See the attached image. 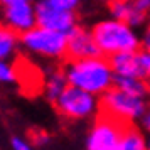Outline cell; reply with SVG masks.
Masks as SVG:
<instances>
[{
  "instance_id": "obj_1",
  "label": "cell",
  "mask_w": 150,
  "mask_h": 150,
  "mask_svg": "<svg viewBox=\"0 0 150 150\" xmlns=\"http://www.w3.org/2000/svg\"><path fill=\"white\" fill-rule=\"evenodd\" d=\"M69 86L84 89L95 96L105 95L113 88L115 73L105 56H96L88 59H68L62 66Z\"/></svg>"
},
{
  "instance_id": "obj_2",
  "label": "cell",
  "mask_w": 150,
  "mask_h": 150,
  "mask_svg": "<svg viewBox=\"0 0 150 150\" xmlns=\"http://www.w3.org/2000/svg\"><path fill=\"white\" fill-rule=\"evenodd\" d=\"M91 34L105 57L120 52H135L142 47V35L137 32V29L111 17L96 22L91 27Z\"/></svg>"
},
{
  "instance_id": "obj_3",
  "label": "cell",
  "mask_w": 150,
  "mask_h": 150,
  "mask_svg": "<svg viewBox=\"0 0 150 150\" xmlns=\"http://www.w3.org/2000/svg\"><path fill=\"white\" fill-rule=\"evenodd\" d=\"M21 49H24L27 54L41 57V59L61 61V59H66L68 35L35 25L34 29L21 35Z\"/></svg>"
},
{
  "instance_id": "obj_4",
  "label": "cell",
  "mask_w": 150,
  "mask_h": 150,
  "mask_svg": "<svg viewBox=\"0 0 150 150\" xmlns=\"http://www.w3.org/2000/svg\"><path fill=\"white\" fill-rule=\"evenodd\" d=\"M147 108V98L128 95L115 86L100 96V113L111 116L123 125H133L135 122H140Z\"/></svg>"
},
{
  "instance_id": "obj_5",
  "label": "cell",
  "mask_w": 150,
  "mask_h": 150,
  "mask_svg": "<svg viewBox=\"0 0 150 150\" xmlns=\"http://www.w3.org/2000/svg\"><path fill=\"white\" fill-rule=\"evenodd\" d=\"M54 108L64 120L86 122L100 115V96H95L76 86H68L54 101Z\"/></svg>"
},
{
  "instance_id": "obj_6",
  "label": "cell",
  "mask_w": 150,
  "mask_h": 150,
  "mask_svg": "<svg viewBox=\"0 0 150 150\" xmlns=\"http://www.w3.org/2000/svg\"><path fill=\"white\" fill-rule=\"evenodd\" d=\"M125 127L127 125L120 123L115 118L100 113L88 130L84 150H113Z\"/></svg>"
},
{
  "instance_id": "obj_7",
  "label": "cell",
  "mask_w": 150,
  "mask_h": 150,
  "mask_svg": "<svg viewBox=\"0 0 150 150\" xmlns=\"http://www.w3.org/2000/svg\"><path fill=\"white\" fill-rule=\"evenodd\" d=\"M35 17H37V25L39 27L62 32L66 35L79 25L76 12L57 8L54 5L47 4L46 0H37L35 2Z\"/></svg>"
},
{
  "instance_id": "obj_8",
  "label": "cell",
  "mask_w": 150,
  "mask_h": 150,
  "mask_svg": "<svg viewBox=\"0 0 150 150\" xmlns=\"http://www.w3.org/2000/svg\"><path fill=\"white\" fill-rule=\"evenodd\" d=\"M0 19L4 25H7L8 29L22 35L24 32L37 25L35 4L34 2H19L12 5H5L0 10Z\"/></svg>"
},
{
  "instance_id": "obj_9",
  "label": "cell",
  "mask_w": 150,
  "mask_h": 150,
  "mask_svg": "<svg viewBox=\"0 0 150 150\" xmlns=\"http://www.w3.org/2000/svg\"><path fill=\"white\" fill-rule=\"evenodd\" d=\"M101 56L98 44L91 34V29L78 25L74 30L68 34V51L66 59H88Z\"/></svg>"
},
{
  "instance_id": "obj_10",
  "label": "cell",
  "mask_w": 150,
  "mask_h": 150,
  "mask_svg": "<svg viewBox=\"0 0 150 150\" xmlns=\"http://www.w3.org/2000/svg\"><path fill=\"white\" fill-rule=\"evenodd\" d=\"M110 64L113 68L115 76H137L143 78V62H142V52H120L108 57Z\"/></svg>"
},
{
  "instance_id": "obj_11",
  "label": "cell",
  "mask_w": 150,
  "mask_h": 150,
  "mask_svg": "<svg viewBox=\"0 0 150 150\" xmlns=\"http://www.w3.org/2000/svg\"><path fill=\"white\" fill-rule=\"evenodd\" d=\"M108 15L111 19L122 21L135 29L142 27L149 19V15L137 10L135 5L132 4V0H128V2H108Z\"/></svg>"
},
{
  "instance_id": "obj_12",
  "label": "cell",
  "mask_w": 150,
  "mask_h": 150,
  "mask_svg": "<svg viewBox=\"0 0 150 150\" xmlns=\"http://www.w3.org/2000/svg\"><path fill=\"white\" fill-rule=\"evenodd\" d=\"M69 86L66 74H64V69L62 68H52L47 71V74L44 78V84H42V93L44 98L49 103H52L61 96V93Z\"/></svg>"
},
{
  "instance_id": "obj_13",
  "label": "cell",
  "mask_w": 150,
  "mask_h": 150,
  "mask_svg": "<svg viewBox=\"0 0 150 150\" xmlns=\"http://www.w3.org/2000/svg\"><path fill=\"white\" fill-rule=\"evenodd\" d=\"M113 150H147V138L135 125H127Z\"/></svg>"
},
{
  "instance_id": "obj_14",
  "label": "cell",
  "mask_w": 150,
  "mask_h": 150,
  "mask_svg": "<svg viewBox=\"0 0 150 150\" xmlns=\"http://www.w3.org/2000/svg\"><path fill=\"white\" fill-rule=\"evenodd\" d=\"M21 51V35L0 22V59L12 61Z\"/></svg>"
},
{
  "instance_id": "obj_15",
  "label": "cell",
  "mask_w": 150,
  "mask_h": 150,
  "mask_svg": "<svg viewBox=\"0 0 150 150\" xmlns=\"http://www.w3.org/2000/svg\"><path fill=\"white\" fill-rule=\"evenodd\" d=\"M113 86L138 98H147V95L150 93V88L145 83V79L137 78V76H115Z\"/></svg>"
},
{
  "instance_id": "obj_16",
  "label": "cell",
  "mask_w": 150,
  "mask_h": 150,
  "mask_svg": "<svg viewBox=\"0 0 150 150\" xmlns=\"http://www.w3.org/2000/svg\"><path fill=\"white\" fill-rule=\"evenodd\" d=\"M19 81V73L12 61L0 59V84L2 86H10Z\"/></svg>"
},
{
  "instance_id": "obj_17",
  "label": "cell",
  "mask_w": 150,
  "mask_h": 150,
  "mask_svg": "<svg viewBox=\"0 0 150 150\" xmlns=\"http://www.w3.org/2000/svg\"><path fill=\"white\" fill-rule=\"evenodd\" d=\"M10 150H37V147L30 142V138L12 135L10 137Z\"/></svg>"
},
{
  "instance_id": "obj_18",
  "label": "cell",
  "mask_w": 150,
  "mask_h": 150,
  "mask_svg": "<svg viewBox=\"0 0 150 150\" xmlns=\"http://www.w3.org/2000/svg\"><path fill=\"white\" fill-rule=\"evenodd\" d=\"M46 2L57 8L69 10V12H76L78 8L81 7V0H46Z\"/></svg>"
},
{
  "instance_id": "obj_19",
  "label": "cell",
  "mask_w": 150,
  "mask_h": 150,
  "mask_svg": "<svg viewBox=\"0 0 150 150\" xmlns=\"http://www.w3.org/2000/svg\"><path fill=\"white\" fill-rule=\"evenodd\" d=\"M30 142L34 143L35 147H46V145H49V142H51V135H49L47 132L37 130V132H34V133L30 135Z\"/></svg>"
},
{
  "instance_id": "obj_20",
  "label": "cell",
  "mask_w": 150,
  "mask_h": 150,
  "mask_svg": "<svg viewBox=\"0 0 150 150\" xmlns=\"http://www.w3.org/2000/svg\"><path fill=\"white\" fill-rule=\"evenodd\" d=\"M140 52H142V62H143V79L150 88V54H147L145 51H140Z\"/></svg>"
},
{
  "instance_id": "obj_21",
  "label": "cell",
  "mask_w": 150,
  "mask_h": 150,
  "mask_svg": "<svg viewBox=\"0 0 150 150\" xmlns=\"http://www.w3.org/2000/svg\"><path fill=\"white\" fill-rule=\"evenodd\" d=\"M132 4L135 5V8L138 12L150 15V0H132Z\"/></svg>"
},
{
  "instance_id": "obj_22",
  "label": "cell",
  "mask_w": 150,
  "mask_h": 150,
  "mask_svg": "<svg viewBox=\"0 0 150 150\" xmlns=\"http://www.w3.org/2000/svg\"><path fill=\"white\" fill-rule=\"evenodd\" d=\"M142 51H145L147 54H150V25L145 30H143L142 34Z\"/></svg>"
},
{
  "instance_id": "obj_23",
  "label": "cell",
  "mask_w": 150,
  "mask_h": 150,
  "mask_svg": "<svg viewBox=\"0 0 150 150\" xmlns=\"http://www.w3.org/2000/svg\"><path fill=\"white\" fill-rule=\"evenodd\" d=\"M140 125H142V128L145 130L147 133H150V106L145 110L143 116L140 118Z\"/></svg>"
},
{
  "instance_id": "obj_24",
  "label": "cell",
  "mask_w": 150,
  "mask_h": 150,
  "mask_svg": "<svg viewBox=\"0 0 150 150\" xmlns=\"http://www.w3.org/2000/svg\"><path fill=\"white\" fill-rule=\"evenodd\" d=\"M19 2H34V0H0V5L5 7V5H12V4H19Z\"/></svg>"
},
{
  "instance_id": "obj_25",
  "label": "cell",
  "mask_w": 150,
  "mask_h": 150,
  "mask_svg": "<svg viewBox=\"0 0 150 150\" xmlns=\"http://www.w3.org/2000/svg\"><path fill=\"white\" fill-rule=\"evenodd\" d=\"M147 150H150V137L147 138Z\"/></svg>"
},
{
  "instance_id": "obj_26",
  "label": "cell",
  "mask_w": 150,
  "mask_h": 150,
  "mask_svg": "<svg viewBox=\"0 0 150 150\" xmlns=\"http://www.w3.org/2000/svg\"><path fill=\"white\" fill-rule=\"evenodd\" d=\"M106 2H128V0H106Z\"/></svg>"
},
{
  "instance_id": "obj_27",
  "label": "cell",
  "mask_w": 150,
  "mask_h": 150,
  "mask_svg": "<svg viewBox=\"0 0 150 150\" xmlns=\"http://www.w3.org/2000/svg\"><path fill=\"white\" fill-rule=\"evenodd\" d=\"M100 2H106V0H100Z\"/></svg>"
},
{
  "instance_id": "obj_28",
  "label": "cell",
  "mask_w": 150,
  "mask_h": 150,
  "mask_svg": "<svg viewBox=\"0 0 150 150\" xmlns=\"http://www.w3.org/2000/svg\"><path fill=\"white\" fill-rule=\"evenodd\" d=\"M0 10H2V5H0Z\"/></svg>"
}]
</instances>
